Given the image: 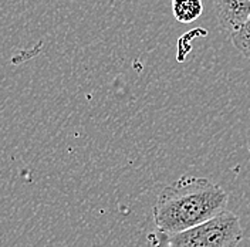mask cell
Wrapping results in <instances>:
<instances>
[{
    "label": "cell",
    "instance_id": "277c9868",
    "mask_svg": "<svg viewBox=\"0 0 250 247\" xmlns=\"http://www.w3.org/2000/svg\"><path fill=\"white\" fill-rule=\"evenodd\" d=\"M202 12V0H172V13L179 23H192Z\"/></svg>",
    "mask_w": 250,
    "mask_h": 247
},
{
    "label": "cell",
    "instance_id": "6da1fadb",
    "mask_svg": "<svg viewBox=\"0 0 250 247\" xmlns=\"http://www.w3.org/2000/svg\"><path fill=\"white\" fill-rule=\"evenodd\" d=\"M228 193L206 178L185 175L165 186L152 216L156 229L168 236L192 229L226 210Z\"/></svg>",
    "mask_w": 250,
    "mask_h": 247
},
{
    "label": "cell",
    "instance_id": "7a4b0ae2",
    "mask_svg": "<svg viewBox=\"0 0 250 247\" xmlns=\"http://www.w3.org/2000/svg\"><path fill=\"white\" fill-rule=\"evenodd\" d=\"M243 239L240 219L230 210L168 237L169 247H237Z\"/></svg>",
    "mask_w": 250,
    "mask_h": 247
},
{
    "label": "cell",
    "instance_id": "5b68a950",
    "mask_svg": "<svg viewBox=\"0 0 250 247\" xmlns=\"http://www.w3.org/2000/svg\"><path fill=\"white\" fill-rule=\"evenodd\" d=\"M229 37L232 40L234 48L239 50V53L242 56H245L246 59L250 60V17L239 30L234 31Z\"/></svg>",
    "mask_w": 250,
    "mask_h": 247
},
{
    "label": "cell",
    "instance_id": "3957f363",
    "mask_svg": "<svg viewBox=\"0 0 250 247\" xmlns=\"http://www.w3.org/2000/svg\"><path fill=\"white\" fill-rule=\"evenodd\" d=\"M220 27L232 36L250 17V0H213Z\"/></svg>",
    "mask_w": 250,
    "mask_h": 247
}]
</instances>
